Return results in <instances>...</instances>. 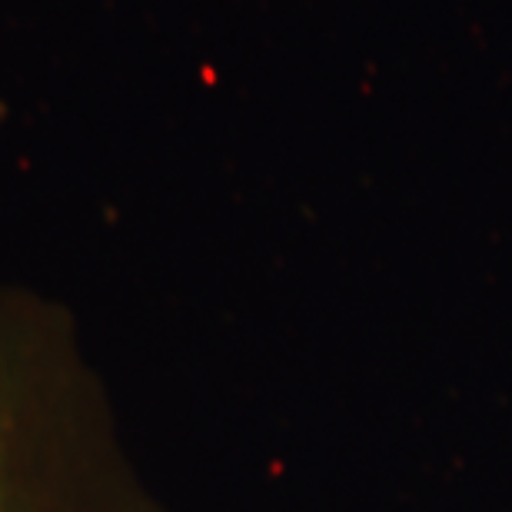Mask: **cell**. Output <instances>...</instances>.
<instances>
[{
  "mask_svg": "<svg viewBox=\"0 0 512 512\" xmlns=\"http://www.w3.org/2000/svg\"><path fill=\"white\" fill-rule=\"evenodd\" d=\"M0 512H147L60 303L0 283Z\"/></svg>",
  "mask_w": 512,
  "mask_h": 512,
  "instance_id": "cell-1",
  "label": "cell"
}]
</instances>
